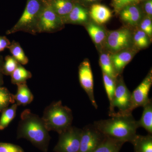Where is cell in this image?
Returning <instances> with one entry per match:
<instances>
[{
	"mask_svg": "<svg viewBox=\"0 0 152 152\" xmlns=\"http://www.w3.org/2000/svg\"><path fill=\"white\" fill-rule=\"evenodd\" d=\"M17 139H26L39 150L48 152L50 137L42 118L27 109L20 115Z\"/></svg>",
	"mask_w": 152,
	"mask_h": 152,
	"instance_id": "6da1fadb",
	"label": "cell"
},
{
	"mask_svg": "<svg viewBox=\"0 0 152 152\" xmlns=\"http://www.w3.org/2000/svg\"><path fill=\"white\" fill-rule=\"evenodd\" d=\"M111 118L95 121L94 125L104 135L126 142H132L139 128L132 114L114 115Z\"/></svg>",
	"mask_w": 152,
	"mask_h": 152,
	"instance_id": "7a4b0ae2",
	"label": "cell"
},
{
	"mask_svg": "<svg viewBox=\"0 0 152 152\" xmlns=\"http://www.w3.org/2000/svg\"><path fill=\"white\" fill-rule=\"evenodd\" d=\"M42 119L49 132L54 131L60 134L72 126L73 117L72 110L59 101L45 108Z\"/></svg>",
	"mask_w": 152,
	"mask_h": 152,
	"instance_id": "3957f363",
	"label": "cell"
},
{
	"mask_svg": "<svg viewBox=\"0 0 152 152\" xmlns=\"http://www.w3.org/2000/svg\"><path fill=\"white\" fill-rule=\"evenodd\" d=\"M46 4L45 0H27L20 18L12 28L7 31L6 34L23 31L36 35L39 19Z\"/></svg>",
	"mask_w": 152,
	"mask_h": 152,
	"instance_id": "277c9868",
	"label": "cell"
},
{
	"mask_svg": "<svg viewBox=\"0 0 152 152\" xmlns=\"http://www.w3.org/2000/svg\"><path fill=\"white\" fill-rule=\"evenodd\" d=\"M132 93L122 78L115 80V90L112 107L109 116L132 114L131 110Z\"/></svg>",
	"mask_w": 152,
	"mask_h": 152,
	"instance_id": "5b68a950",
	"label": "cell"
},
{
	"mask_svg": "<svg viewBox=\"0 0 152 152\" xmlns=\"http://www.w3.org/2000/svg\"><path fill=\"white\" fill-rule=\"evenodd\" d=\"M82 129L71 126L59 134L58 140L54 148L55 152H78Z\"/></svg>",
	"mask_w": 152,
	"mask_h": 152,
	"instance_id": "8992f818",
	"label": "cell"
},
{
	"mask_svg": "<svg viewBox=\"0 0 152 152\" xmlns=\"http://www.w3.org/2000/svg\"><path fill=\"white\" fill-rule=\"evenodd\" d=\"M46 3L38 22L37 34L56 32L61 29L64 24L61 18Z\"/></svg>",
	"mask_w": 152,
	"mask_h": 152,
	"instance_id": "52a82bcc",
	"label": "cell"
},
{
	"mask_svg": "<svg viewBox=\"0 0 152 152\" xmlns=\"http://www.w3.org/2000/svg\"><path fill=\"white\" fill-rule=\"evenodd\" d=\"M82 129L78 152H93L105 138L94 124L87 125Z\"/></svg>",
	"mask_w": 152,
	"mask_h": 152,
	"instance_id": "ba28073f",
	"label": "cell"
},
{
	"mask_svg": "<svg viewBox=\"0 0 152 152\" xmlns=\"http://www.w3.org/2000/svg\"><path fill=\"white\" fill-rule=\"evenodd\" d=\"M79 78L80 84L88 96L95 108H98L94 95V77L91 64L88 60H85L79 67Z\"/></svg>",
	"mask_w": 152,
	"mask_h": 152,
	"instance_id": "9c48e42d",
	"label": "cell"
},
{
	"mask_svg": "<svg viewBox=\"0 0 152 152\" xmlns=\"http://www.w3.org/2000/svg\"><path fill=\"white\" fill-rule=\"evenodd\" d=\"M132 42V35L129 30L122 28L110 32L106 40L108 48L113 52H117L126 49Z\"/></svg>",
	"mask_w": 152,
	"mask_h": 152,
	"instance_id": "30bf717a",
	"label": "cell"
},
{
	"mask_svg": "<svg viewBox=\"0 0 152 152\" xmlns=\"http://www.w3.org/2000/svg\"><path fill=\"white\" fill-rule=\"evenodd\" d=\"M152 84L151 71L132 93L131 110L132 112L140 107H143L149 100L148 95Z\"/></svg>",
	"mask_w": 152,
	"mask_h": 152,
	"instance_id": "8fae6325",
	"label": "cell"
},
{
	"mask_svg": "<svg viewBox=\"0 0 152 152\" xmlns=\"http://www.w3.org/2000/svg\"><path fill=\"white\" fill-rule=\"evenodd\" d=\"M45 1L53 10L62 19L69 15L76 3L75 0H45Z\"/></svg>",
	"mask_w": 152,
	"mask_h": 152,
	"instance_id": "7c38bea8",
	"label": "cell"
},
{
	"mask_svg": "<svg viewBox=\"0 0 152 152\" xmlns=\"http://www.w3.org/2000/svg\"><path fill=\"white\" fill-rule=\"evenodd\" d=\"M88 18L86 9L76 3L70 12L62 20L64 24H80L86 22Z\"/></svg>",
	"mask_w": 152,
	"mask_h": 152,
	"instance_id": "4fadbf2b",
	"label": "cell"
},
{
	"mask_svg": "<svg viewBox=\"0 0 152 152\" xmlns=\"http://www.w3.org/2000/svg\"><path fill=\"white\" fill-rule=\"evenodd\" d=\"M90 15L96 23L102 24L110 19L112 13L110 9L106 6L100 4H95L91 8Z\"/></svg>",
	"mask_w": 152,
	"mask_h": 152,
	"instance_id": "5bb4252c",
	"label": "cell"
},
{
	"mask_svg": "<svg viewBox=\"0 0 152 152\" xmlns=\"http://www.w3.org/2000/svg\"><path fill=\"white\" fill-rule=\"evenodd\" d=\"M133 53L129 51H124L110 57L114 69L118 76L123 72L124 68L131 61Z\"/></svg>",
	"mask_w": 152,
	"mask_h": 152,
	"instance_id": "9a60e30c",
	"label": "cell"
},
{
	"mask_svg": "<svg viewBox=\"0 0 152 152\" xmlns=\"http://www.w3.org/2000/svg\"><path fill=\"white\" fill-rule=\"evenodd\" d=\"M17 94L14 95L16 103L19 105H26L32 102L34 99V96L30 91L26 83L17 85Z\"/></svg>",
	"mask_w": 152,
	"mask_h": 152,
	"instance_id": "2e32d148",
	"label": "cell"
},
{
	"mask_svg": "<svg viewBox=\"0 0 152 152\" xmlns=\"http://www.w3.org/2000/svg\"><path fill=\"white\" fill-rule=\"evenodd\" d=\"M121 18L129 24L134 26L140 21L141 13L137 7L129 5L124 7L121 12Z\"/></svg>",
	"mask_w": 152,
	"mask_h": 152,
	"instance_id": "e0dca14e",
	"label": "cell"
},
{
	"mask_svg": "<svg viewBox=\"0 0 152 152\" xmlns=\"http://www.w3.org/2000/svg\"><path fill=\"white\" fill-rule=\"evenodd\" d=\"M131 143L134 146V152H152V136L136 135Z\"/></svg>",
	"mask_w": 152,
	"mask_h": 152,
	"instance_id": "ac0fdd59",
	"label": "cell"
},
{
	"mask_svg": "<svg viewBox=\"0 0 152 152\" xmlns=\"http://www.w3.org/2000/svg\"><path fill=\"white\" fill-rule=\"evenodd\" d=\"M143 111L141 118L137 121L139 127H143L149 134H152V101L150 99L143 106Z\"/></svg>",
	"mask_w": 152,
	"mask_h": 152,
	"instance_id": "d6986e66",
	"label": "cell"
},
{
	"mask_svg": "<svg viewBox=\"0 0 152 152\" xmlns=\"http://www.w3.org/2000/svg\"><path fill=\"white\" fill-rule=\"evenodd\" d=\"M124 142L106 137L105 138L93 152H119Z\"/></svg>",
	"mask_w": 152,
	"mask_h": 152,
	"instance_id": "ffe728a7",
	"label": "cell"
},
{
	"mask_svg": "<svg viewBox=\"0 0 152 152\" xmlns=\"http://www.w3.org/2000/svg\"><path fill=\"white\" fill-rule=\"evenodd\" d=\"M11 76L12 83L18 85L26 83L27 80L31 78L32 74L22 65L19 64Z\"/></svg>",
	"mask_w": 152,
	"mask_h": 152,
	"instance_id": "44dd1931",
	"label": "cell"
},
{
	"mask_svg": "<svg viewBox=\"0 0 152 152\" xmlns=\"http://www.w3.org/2000/svg\"><path fill=\"white\" fill-rule=\"evenodd\" d=\"M8 49L12 55V56L21 65H26L28 63V58L25 54L20 43L13 40L11 43Z\"/></svg>",
	"mask_w": 152,
	"mask_h": 152,
	"instance_id": "7402d4cb",
	"label": "cell"
},
{
	"mask_svg": "<svg viewBox=\"0 0 152 152\" xmlns=\"http://www.w3.org/2000/svg\"><path fill=\"white\" fill-rule=\"evenodd\" d=\"M100 64L103 73L107 75L115 80H116L118 76L114 69L110 56L108 54L103 53L101 55Z\"/></svg>",
	"mask_w": 152,
	"mask_h": 152,
	"instance_id": "603a6c76",
	"label": "cell"
},
{
	"mask_svg": "<svg viewBox=\"0 0 152 152\" xmlns=\"http://www.w3.org/2000/svg\"><path fill=\"white\" fill-rule=\"evenodd\" d=\"M87 29L93 41L96 45H100L105 39L104 31L98 25L94 23L89 24L87 26Z\"/></svg>",
	"mask_w": 152,
	"mask_h": 152,
	"instance_id": "cb8c5ba5",
	"label": "cell"
},
{
	"mask_svg": "<svg viewBox=\"0 0 152 152\" xmlns=\"http://www.w3.org/2000/svg\"><path fill=\"white\" fill-rule=\"evenodd\" d=\"M18 105L14 103L10 107L6 109L3 112L0 118V130H2L8 126L15 118Z\"/></svg>",
	"mask_w": 152,
	"mask_h": 152,
	"instance_id": "d4e9b609",
	"label": "cell"
},
{
	"mask_svg": "<svg viewBox=\"0 0 152 152\" xmlns=\"http://www.w3.org/2000/svg\"><path fill=\"white\" fill-rule=\"evenodd\" d=\"M103 80L106 94L110 102V111L113 101L115 90V80L103 73Z\"/></svg>",
	"mask_w": 152,
	"mask_h": 152,
	"instance_id": "484cf974",
	"label": "cell"
},
{
	"mask_svg": "<svg viewBox=\"0 0 152 152\" xmlns=\"http://www.w3.org/2000/svg\"><path fill=\"white\" fill-rule=\"evenodd\" d=\"M15 102L14 95L5 88L0 87V111L5 108L10 104Z\"/></svg>",
	"mask_w": 152,
	"mask_h": 152,
	"instance_id": "4316f807",
	"label": "cell"
},
{
	"mask_svg": "<svg viewBox=\"0 0 152 152\" xmlns=\"http://www.w3.org/2000/svg\"><path fill=\"white\" fill-rule=\"evenodd\" d=\"M19 63L12 56H7L5 58L3 68V74L11 75L18 66Z\"/></svg>",
	"mask_w": 152,
	"mask_h": 152,
	"instance_id": "83f0119b",
	"label": "cell"
},
{
	"mask_svg": "<svg viewBox=\"0 0 152 152\" xmlns=\"http://www.w3.org/2000/svg\"><path fill=\"white\" fill-rule=\"evenodd\" d=\"M134 41L136 45L140 48H146L149 45L148 37L141 30L135 33Z\"/></svg>",
	"mask_w": 152,
	"mask_h": 152,
	"instance_id": "f1b7e54d",
	"label": "cell"
},
{
	"mask_svg": "<svg viewBox=\"0 0 152 152\" xmlns=\"http://www.w3.org/2000/svg\"><path fill=\"white\" fill-rule=\"evenodd\" d=\"M0 152H24L21 147L10 143H0Z\"/></svg>",
	"mask_w": 152,
	"mask_h": 152,
	"instance_id": "f546056e",
	"label": "cell"
},
{
	"mask_svg": "<svg viewBox=\"0 0 152 152\" xmlns=\"http://www.w3.org/2000/svg\"><path fill=\"white\" fill-rule=\"evenodd\" d=\"M141 30L144 31L149 37H151L152 35V23L150 18L144 19L140 25Z\"/></svg>",
	"mask_w": 152,
	"mask_h": 152,
	"instance_id": "4dcf8cb0",
	"label": "cell"
},
{
	"mask_svg": "<svg viewBox=\"0 0 152 152\" xmlns=\"http://www.w3.org/2000/svg\"><path fill=\"white\" fill-rule=\"evenodd\" d=\"M11 42L5 36H0V52L8 48Z\"/></svg>",
	"mask_w": 152,
	"mask_h": 152,
	"instance_id": "1f68e13d",
	"label": "cell"
},
{
	"mask_svg": "<svg viewBox=\"0 0 152 152\" xmlns=\"http://www.w3.org/2000/svg\"><path fill=\"white\" fill-rule=\"evenodd\" d=\"M135 0H119L115 6L117 10H120L124 7L126 6L130 5L131 3L134 1Z\"/></svg>",
	"mask_w": 152,
	"mask_h": 152,
	"instance_id": "d6a6232c",
	"label": "cell"
},
{
	"mask_svg": "<svg viewBox=\"0 0 152 152\" xmlns=\"http://www.w3.org/2000/svg\"><path fill=\"white\" fill-rule=\"evenodd\" d=\"M145 10L148 15L151 16L152 15V1L148 0L145 4Z\"/></svg>",
	"mask_w": 152,
	"mask_h": 152,
	"instance_id": "836d02e7",
	"label": "cell"
},
{
	"mask_svg": "<svg viewBox=\"0 0 152 152\" xmlns=\"http://www.w3.org/2000/svg\"><path fill=\"white\" fill-rule=\"evenodd\" d=\"M4 64V60L3 57L0 56V85L3 83V68Z\"/></svg>",
	"mask_w": 152,
	"mask_h": 152,
	"instance_id": "e575fe53",
	"label": "cell"
},
{
	"mask_svg": "<svg viewBox=\"0 0 152 152\" xmlns=\"http://www.w3.org/2000/svg\"><path fill=\"white\" fill-rule=\"evenodd\" d=\"M84 1H87L88 2H94L98 1V0H84Z\"/></svg>",
	"mask_w": 152,
	"mask_h": 152,
	"instance_id": "d590c367",
	"label": "cell"
},
{
	"mask_svg": "<svg viewBox=\"0 0 152 152\" xmlns=\"http://www.w3.org/2000/svg\"><path fill=\"white\" fill-rule=\"evenodd\" d=\"M118 1L119 0H114V4H116Z\"/></svg>",
	"mask_w": 152,
	"mask_h": 152,
	"instance_id": "8d00e7d4",
	"label": "cell"
}]
</instances>
